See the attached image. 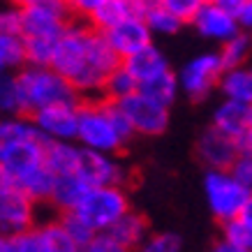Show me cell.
Listing matches in <instances>:
<instances>
[{"label":"cell","instance_id":"obj_38","mask_svg":"<svg viewBox=\"0 0 252 252\" xmlns=\"http://www.w3.org/2000/svg\"><path fill=\"white\" fill-rule=\"evenodd\" d=\"M9 252H42L39 238H37V229L23 231L19 236L9 238Z\"/></svg>","mask_w":252,"mask_h":252},{"label":"cell","instance_id":"obj_6","mask_svg":"<svg viewBox=\"0 0 252 252\" xmlns=\"http://www.w3.org/2000/svg\"><path fill=\"white\" fill-rule=\"evenodd\" d=\"M74 213L95 234L109 231L125 213H130V199L123 188H91Z\"/></svg>","mask_w":252,"mask_h":252},{"label":"cell","instance_id":"obj_45","mask_svg":"<svg viewBox=\"0 0 252 252\" xmlns=\"http://www.w3.org/2000/svg\"><path fill=\"white\" fill-rule=\"evenodd\" d=\"M0 252H9V238L0 234Z\"/></svg>","mask_w":252,"mask_h":252},{"label":"cell","instance_id":"obj_13","mask_svg":"<svg viewBox=\"0 0 252 252\" xmlns=\"http://www.w3.org/2000/svg\"><path fill=\"white\" fill-rule=\"evenodd\" d=\"M35 201L21 190L12 188L0 197V234L2 236H19L23 231L35 229Z\"/></svg>","mask_w":252,"mask_h":252},{"label":"cell","instance_id":"obj_20","mask_svg":"<svg viewBox=\"0 0 252 252\" xmlns=\"http://www.w3.org/2000/svg\"><path fill=\"white\" fill-rule=\"evenodd\" d=\"M79 144L72 141H46L44 146V164L54 176H67L77 171Z\"/></svg>","mask_w":252,"mask_h":252},{"label":"cell","instance_id":"obj_29","mask_svg":"<svg viewBox=\"0 0 252 252\" xmlns=\"http://www.w3.org/2000/svg\"><path fill=\"white\" fill-rule=\"evenodd\" d=\"M134 93H139V84L134 81V77H132L130 72L121 65V67L107 79L102 95H104V99H109V102H121V99L130 97Z\"/></svg>","mask_w":252,"mask_h":252},{"label":"cell","instance_id":"obj_44","mask_svg":"<svg viewBox=\"0 0 252 252\" xmlns=\"http://www.w3.org/2000/svg\"><path fill=\"white\" fill-rule=\"evenodd\" d=\"M241 218H243L245 222H250V224H252V194H250V199H248V204H245V208H243V213H241Z\"/></svg>","mask_w":252,"mask_h":252},{"label":"cell","instance_id":"obj_10","mask_svg":"<svg viewBox=\"0 0 252 252\" xmlns=\"http://www.w3.org/2000/svg\"><path fill=\"white\" fill-rule=\"evenodd\" d=\"M123 109V114L127 116L134 134H144V137H158L167 130L169 125V109L148 99L141 93H134L130 97L116 102Z\"/></svg>","mask_w":252,"mask_h":252},{"label":"cell","instance_id":"obj_40","mask_svg":"<svg viewBox=\"0 0 252 252\" xmlns=\"http://www.w3.org/2000/svg\"><path fill=\"white\" fill-rule=\"evenodd\" d=\"M14 188V181H12V176L7 174V169L0 164V197L5 194V192H9Z\"/></svg>","mask_w":252,"mask_h":252},{"label":"cell","instance_id":"obj_21","mask_svg":"<svg viewBox=\"0 0 252 252\" xmlns=\"http://www.w3.org/2000/svg\"><path fill=\"white\" fill-rule=\"evenodd\" d=\"M137 12L141 14V19L146 21L148 31L153 35H174L181 31L183 23L178 21L167 7L164 2H148V0H137Z\"/></svg>","mask_w":252,"mask_h":252},{"label":"cell","instance_id":"obj_19","mask_svg":"<svg viewBox=\"0 0 252 252\" xmlns=\"http://www.w3.org/2000/svg\"><path fill=\"white\" fill-rule=\"evenodd\" d=\"M88 190H91V188H88L77 174L56 176L54 192H51V199H49V201H51L58 211H63V215L74 213Z\"/></svg>","mask_w":252,"mask_h":252},{"label":"cell","instance_id":"obj_31","mask_svg":"<svg viewBox=\"0 0 252 252\" xmlns=\"http://www.w3.org/2000/svg\"><path fill=\"white\" fill-rule=\"evenodd\" d=\"M222 241L236 245L245 252H252V224L245 222L243 218L229 220L222 224Z\"/></svg>","mask_w":252,"mask_h":252},{"label":"cell","instance_id":"obj_32","mask_svg":"<svg viewBox=\"0 0 252 252\" xmlns=\"http://www.w3.org/2000/svg\"><path fill=\"white\" fill-rule=\"evenodd\" d=\"M183 241L174 231H160L146 238V243L139 248V252H181Z\"/></svg>","mask_w":252,"mask_h":252},{"label":"cell","instance_id":"obj_17","mask_svg":"<svg viewBox=\"0 0 252 252\" xmlns=\"http://www.w3.org/2000/svg\"><path fill=\"white\" fill-rule=\"evenodd\" d=\"M123 67L134 77V81H137L139 86H144V84H148V81H153V79L171 72L169 61L164 58V54H162L155 44L146 46L144 51L125 58V61H123Z\"/></svg>","mask_w":252,"mask_h":252},{"label":"cell","instance_id":"obj_11","mask_svg":"<svg viewBox=\"0 0 252 252\" xmlns=\"http://www.w3.org/2000/svg\"><path fill=\"white\" fill-rule=\"evenodd\" d=\"M72 12L97 32H107L132 14H139L137 0H77L72 2Z\"/></svg>","mask_w":252,"mask_h":252},{"label":"cell","instance_id":"obj_41","mask_svg":"<svg viewBox=\"0 0 252 252\" xmlns=\"http://www.w3.org/2000/svg\"><path fill=\"white\" fill-rule=\"evenodd\" d=\"M218 5H220L222 9H227L229 14L238 16V12L243 7V0H218Z\"/></svg>","mask_w":252,"mask_h":252},{"label":"cell","instance_id":"obj_16","mask_svg":"<svg viewBox=\"0 0 252 252\" xmlns=\"http://www.w3.org/2000/svg\"><path fill=\"white\" fill-rule=\"evenodd\" d=\"M192 26L197 28L199 35H204L208 39H215V42H222V44L234 39L241 32V26H238L236 16L229 14L227 9H222L218 5V0L215 2H201V7H199Z\"/></svg>","mask_w":252,"mask_h":252},{"label":"cell","instance_id":"obj_47","mask_svg":"<svg viewBox=\"0 0 252 252\" xmlns=\"http://www.w3.org/2000/svg\"><path fill=\"white\" fill-rule=\"evenodd\" d=\"M250 72H252V67H250Z\"/></svg>","mask_w":252,"mask_h":252},{"label":"cell","instance_id":"obj_43","mask_svg":"<svg viewBox=\"0 0 252 252\" xmlns=\"http://www.w3.org/2000/svg\"><path fill=\"white\" fill-rule=\"evenodd\" d=\"M213 252H245V250H241V248H236V245L227 243V241H220V243L213 248Z\"/></svg>","mask_w":252,"mask_h":252},{"label":"cell","instance_id":"obj_15","mask_svg":"<svg viewBox=\"0 0 252 252\" xmlns=\"http://www.w3.org/2000/svg\"><path fill=\"white\" fill-rule=\"evenodd\" d=\"M102 35H104V39L109 42V46L114 49L121 61H125V58H130V56L139 54L146 46L153 44V32L148 31L141 14H132L130 19L121 21L118 26H114L111 31L102 32Z\"/></svg>","mask_w":252,"mask_h":252},{"label":"cell","instance_id":"obj_8","mask_svg":"<svg viewBox=\"0 0 252 252\" xmlns=\"http://www.w3.org/2000/svg\"><path fill=\"white\" fill-rule=\"evenodd\" d=\"M224 67L220 63L218 54H201L194 56L192 61H188L178 72V86L181 91L192 97L194 102L204 99L215 86L220 84Z\"/></svg>","mask_w":252,"mask_h":252},{"label":"cell","instance_id":"obj_18","mask_svg":"<svg viewBox=\"0 0 252 252\" xmlns=\"http://www.w3.org/2000/svg\"><path fill=\"white\" fill-rule=\"evenodd\" d=\"M213 127L224 132L231 139H241L248 134L252 127V107L248 104H238V102H229L224 99L213 114Z\"/></svg>","mask_w":252,"mask_h":252},{"label":"cell","instance_id":"obj_3","mask_svg":"<svg viewBox=\"0 0 252 252\" xmlns=\"http://www.w3.org/2000/svg\"><path fill=\"white\" fill-rule=\"evenodd\" d=\"M16 77H19L23 102H26V114L31 116L46 107L77 102L79 97L67 79L61 77L54 67H31V65H26Z\"/></svg>","mask_w":252,"mask_h":252},{"label":"cell","instance_id":"obj_34","mask_svg":"<svg viewBox=\"0 0 252 252\" xmlns=\"http://www.w3.org/2000/svg\"><path fill=\"white\" fill-rule=\"evenodd\" d=\"M162 2L181 23H192L204 0H162Z\"/></svg>","mask_w":252,"mask_h":252},{"label":"cell","instance_id":"obj_23","mask_svg":"<svg viewBox=\"0 0 252 252\" xmlns=\"http://www.w3.org/2000/svg\"><path fill=\"white\" fill-rule=\"evenodd\" d=\"M220 91L224 99L252 107V72L250 67L227 69L220 79Z\"/></svg>","mask_w":252,"mask_h":252},{"label":"cell","instance_id":"obj_37","mask_svg":"<svg viewBox=\"0 0 252 252\" xmlns=\"http://www.w3.org/2000/svg\"><path fill=\"white\" fill-rule=\"evenodd\" d=\"M81 252H132V250H127L123 243H118L109 231H102V234H95V238Z\"/></svg>","mask_w":252,"mask_h":252},{"label":"cell","instance_id":"obj_22","mask_svg":"<svg viewBox=\"0 0 252 252\" xmlns=\"http://www.w3.org/2000/svg\"><path fill=\"white\" fill-rule=\"evenodd\" d=\"M109 234H111L118 243L125 245L127 250L141 248V245L146 243V238H148V222H146V218L141 213L130 211V213H125L121 220L109 229Z\"/></svg>","mask_w":252,"mask_h":252},{"label":"cell","instance_id":"obj_9","mask_svg":"<svg viewBox=\"0 0 252 252\" xmlns=\"http://www.w3.org/2000/svg\"><path fill=\"white\" fill-rule=\"evenodd\" d=\"M74 174L88 188H123V183L127 181V171L114 155L95 153V151H86V148L79 151V162Z\"/></svg>","mask_w":252,"mask_h":252},{"label":"cell","instance_id":"obj_7","mask_svg":"<svg viewBox=\"0 0 252 252\" xmlns=\"http://www.w3.org/2000/svg\"><path fill=\"white\" fill-rule=\"evenodd\" d=\"M204 194H206L211 213L224 224V222L241 218L252 192L245 190L243 185H238L229 171H206Z\"/></svg>","mask_w":252,"mask_h":252},{"label":"cell","instance_id":"obj_42","mask_svg":"<svg viewBox=\"0 0 252 252\" xmlns=\"http://www.w3.org/2000/svg\"><path fill=\"white\" fill-rule=\"evenodd\" d=\"M238 148H241V153H250L252 155V127L248 130L245 137L238 139Z\"/></svg>","mask_w":252,"mask_h":252},{"label":"cell","instance_id":"obj_4","mask_svg":"<svg viewBox=\"0 0 252 252\" xmlns=\"http://www.w3.org/2000/svg\"><path fill=\"white\" fill-rule=\"evenodd\" d=\"M77 144L81 148H86V151H95V153H104V155H116L125 146L123 137L116 130L114 121H111L107 99L81 104V109H79Z\"/></svg>","mask_w":252,"mask_h":252},{"label":"cell","instance_id":"obj_14","mask_svg":"<svg viewBox=\"0 0 252 252\" xmlns=\"http://www.w3.org/2000/svg\"><path fill=\"white\" fill-rule=\"evenodd\" d=\"M241 155L236 139L215 130L213 125L201 132L197 139V158L208 167V171H229L231 164Z\"/></svg>","mask_w":252,"mask_h":252},{"label":"cell","instance_id":"obj_39","mask_svg":"<svg viewBox=\"0 0 252 252\" xmlns=\"http://www.w3.org/2000/svg\"><path fill=\"white\" fill-rule=\"evenodd\" d=\"M241 31H252V0H243V7L236 16Z\"/></svg>","mask_w":252,"mask_h":252},{"label":"cell","instance_id":"obj_26","mask_svg":"<svg viewBox=\"0 0 252 252\" xmlns=\"http://www.w3.org/2000/svg\"><path fill=\"white\" fill-rule=\"evenodd\" d=\"M54 183H56V176L44 164V167L31 171L28 176H23L21 181H16L14 188L21 190L23 194H28L32 201H49L51 192H54Z\"/></svg>","mask_w":252,"mask_h":252},{"label":"cell","instance_id":"obj_2","mask_svg":"<svg viewBox=\"0 0 252 252\" xmlns=\"http://www.w3.org/2000/svg\"><path fill=\"white\" fill-rule=\"evenodd\" d=\"M44 146L46 139L39 134L32 118H0V164L14 183L44 167Z\"/></svg>","mask_w":252,"mask_h":252},{"label":"cell","instance_id":"obj_35","mask_svg":"<svg viewBox=\"0 0 252 252\" xmlns=\"http://www.w3.org/2000/svg\"><path fill=\"white\" fill-rule=\"evenodd\" d=\"M21 32H23L21 7H0V35L21 37Z\"/></svg>","mask_w":252,"mask_h":252},{"label":"cell","instance_id":"obj_1","mask_svg":"<svg viewBox=\"0 0 252 252\" xmlns=\"http://www.w3.org/2000/svg\"><path fill=\"white\" fill-rule=\"evenodd\" d=\"M123 65L104 35L93 31L84 19H72L58 39L51 67L69 81L77 95H99L107 79Z\"/></svg>","mask_w":252,"mask_h":252},{"label":"cell","instance_id":"obj_33","mask_svg":"<svg viewBox=\"0 0 252 252\" xmlns=\"http://www.w3.org/2000/svg\"><path fill=\"white\" fill-rule=\"evenodd\" d=\"M61 222H63V227L67 229V234L74 238V243H77L81 250H84L86 245H88L93 238H95V231H93L77 213H65L61 218Z\"/></svg>","mask_w":252,"mask_h":252},{"label":"cell","instance_id":"obj_25","mask_svg":"<svg viewBox=\"0 0 252 252\" xmlns=\"http://www.w3.org/2000/svg\"><path fill=\"white\" fill-rule=\"evenodd\" d=\"M0 116L2 118H19L26 116V102L16 74H0Z\"/></svg>","mask_w":252,"mask_h":252},{"label":"cell","instance_id":"obj_36","mask_svg":"<svg viewBox=\"0 0 252 252\" xmlns=\"http://www.w3.org/2000/svg\"><path fill=\"white\" fill-rule=\"evenodd\" d=\"M229 174H231V178H234L238 185H243L245 190L252 192V155L250 153L238 155L236 162L231 164Z\"/></svg>","mask_w":252,"mask_h":252},{"label":"cell","instance_id":"obj_12","mask_svg":"<svg viewBox=\"0 0 252 252\" xmlns=\"http://www.w3.org/2000/svg\"><path fill=\"white\" fill-rule=\"evenodd\" d=\"M79 109H81L79 102H67V104L46 107L37 114H32L31 118L46 141H72V144H77Z\"/></svg>","mask_w":252,"mask_h":252},{"label":"cell","instance_id":"obj_30","mask_svg":"<svg viewBox=\"0 0 252 252\" xmlns=\"http://www.w3.org/2000/svg\"><path fill=\"white\" fill-rule=\"evenodd\" d=\"M0 61L5 65V69H23L26 63V44L23 37L16 35H0Z\"/></svg>","mask_w":252,"mask_h":252},{"label":"cell","instance_id":"obj_46","mask_svg":"<svg viewBox=\"0 0 252 252\" xmlns=\"http://www.w3.org/2000/svg\"><path fill=\"white\" fill-rule=\"evenodd\" d=\"M7 69H5V65H2V61H0V74H5Z\"/></svg>","mask_w":252,"mask_h":252},{"label":"cell","instance_id":"obj_28","mask_svg":"<svg viewBox=\"0 0 252 252\" xmlns=\"http://www.w3.org/2000/svg\"><path fill=\"white\" fill-rule=\"evenodd\" d=\"M218 56H220V63H222V67H224V72L227 69L243 67V63L250 56V37L245 32H238L234 39H229V42H224L220 46Z\"/></svg>","mask_w":252,"mask_h":252},{"label":"cell","instance_id":"obj_24","mask_svg":"<svg viewBox=\"0 0 252 252\" xmlns=\"http://www.w3.org/2000/svg\"><path fill=\"white\" fill-rule=\"evenodd\" d=\"M37 238L42 252H81L74 238L67 234L61 220H49L44 224H37Z\"/></svg>","mask_w":252,"mask_h":252},{"label":"cell","instance_id":"obj_27","mask_svg":"<svg viewBox=\"0 0 252 252\" xmlns=\"http://www.w3.org/2000/svg\"><path fill=\"white\" fill-rule=\"evenodd\" d=\"M181 91V86H178V74L174 72H167V74H162V77L153 79V81H148V84L139 86V93L146 95L148 99H153L162 107H171L174 104L176 95Z\"/></svg>","mask_w":252,"mask_h":252},{"label":"cell","instance_id":"obj_5","mask_svg":"<svg viewBox=\"0 0 252 252\" xmlns=\"http://www.w3.org/2000/svg\"><path fill=\"white\" fill-rule=\"evenodd\" d=\"M72 5L61 0H28L21 5L23 39H61L72 23Z\"/></svg>","mask_w":252,"mask_h":252}]
</instances>
